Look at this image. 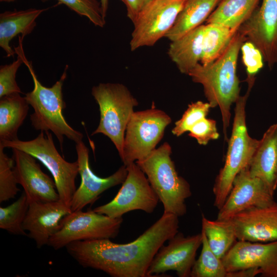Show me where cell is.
Returning a JSON list of instances; mask_svg holds the SVG:
<instances>
[{
	"label": "cell",
	"mask_w": 277,
	"mask_h": 277,
	"mask_svg": "<svg viewBox=\"0 0 277 277\" xmlns=\"http://www.w3.org/2000/svg\"><path fill=\"white\" fill-rule=\"evenodd\" d=\"M179 216L164 212L136 240L115 243L110 239L78 241L66 246L84 268L102 271L112 277H148L149 266L159 249L179 232Z\"/></svg>",
	"instance_id": "6da1fadb"
},
{
	"label": "cell",
	"mask_w": 277,
	"mask_h": 277,
	"mask_svg": "<svg viewBox=\"0 0 277 277\" xmlns=\"http://www.w3.org/2000/svg\"><path fill=\"white\" fill-rule=\"evenodd\" d=\"M246 41V37L238 30L219 57L207 65L199 63L188 74L194 82L203 86L211 108L219 107L226 141L231 118L230 107L240 96L237 61L241 46Z\"/></svg>",
	"instance_id": "7a4b0ae2"
},
{
	"label": "cell",
	"mask_w": 277,
	"mask_h": 277,
	"mask_svg": "<svg viewBox=\"0 0 277 277\" xmlns=\"http://www.w3.org/2000/svg\"><path fill=\"white\" fill-rule=\"evenodd\" d=\"M22 44L14 48L21 55L33 79V90L25 94V98L34 112L30 116L32 126L41 131H51L56 136L62 150L64 137L75 143L82 141L83 134L74 129L66 121L63 111L66 107L63 98L62 88L67 77L68 65L65 67L60 78L51 87L43 86L38 81L31 63L28 61L23 50Z\"/></svg>",
	"instance_id": "3957f363"
},
{
	"label": "cell",
	"mask_w": 277,
	"mask_h": 277,
	"mask_svg": "<svg viewBox=\"0 0 277 277\" xmlns=\"http://www.w3.org/2000/svg\"><path fill=\"white\" fill-rule=\"evenodd\" d=\"M172 149L165 142L145 159L135 162L146 175L164 207V212L180 217L187 211L186 200L191 195L187 181L179 175L170 155Z\"/></svg>",
	"instance_id": "277c9868"
},
{
	"label": "cell",
	"mask_w": 277,
	"mask_h": 277,
	"mask_svg": "<svg viewBox=\"0 0 277 277\" xmlns=\"http://www.w3.org/2000/svg\"><path fill=\"white\" fill-rule=\"evenodd\" d=\"M247 81L248 88L246 93L240 96L235 102L232 133L225 164L217 175L213 188V205L218 209L226 201L236 175L248 166L259 143V140L249 136L246 124V103L254 80Z\"/></svg>",
	"instance_id": "5b68a950"
},
{
	"label": "cell",
	"mask_w": 277,
	"mask_h": 277,
	"mask_svg": "<svg viewBox=\"0 0 277 277\" xmlns=\"http://www.w3.org/2000/svg\"><path fill=\"white\" fill-rule=\"evenodd\" d=\"M91 94L100 113L98 126L91 135L108 137L121 157L126 127L138 102L126 86L119 83H100L92 87Z\"/></svg>",
	"instance_id": "8992f818"
},
{
	"label": "cell",
	"mask_w": 277,
	"mask_h": 277,
	"mask_svg": "<svg viewBox=\"0 0 277 277\" xmlns=\"http://www.w3.org/2000/svg\"><path fill=\"white\" fill-rule=\"evenodd\" d=\"M0 146L23 151L39 161L51 173L60 200L70 207L76 190L78 163L77 161L70 163L65 160L56 149L49 131H41L36 137L30 141H1Z\"/></svg>",
	"instance_id": "52a82bcc"
},
{
	"label": "cell",
	"mask_w": 277,
	"mask_h": 277,
	"mask_svg": "<svg viewBox=\"0 0 277 277\" xmlns=\"http://www.w3.org/2000/svg\"><path fill=\"white\" fill-rule=\"evenodd\" d=\"M171 118L164 111L152 108L133 112L128 123L121 157L128 165L146 157L163 137Z\"/></svg>",
	"instance_id": "ba28073f"
},
{
	"label": "cell",
	"mask_w": 277,
	"mask_h": 277,
	"mask_svg": "<svg viewBox=\"0 0 277 277\" xmlns=\"http://www.w3.org/2000/svg\"><path fill=\"white\" fill-rule=\"evenodd\" d=\"M122 222V217L112 218L93 210L73 211L63 217L47 245L57 250L74 241L115 238Z\"/></svg>",
	"instance_id": "9c48e42d"
},
{
	"label": "cell",
	"mask_w": 277,
	"mask_h": 277,
	"mask_svg": "<svg viewBox=\"0 0 277 277\" xmlns=\"http://www.w3.org/2000/svg\"><path fill=\"white\" fill-rule=\"evenodd\" d=\"M128 173L120 190L109 203L93 209L112 218L122 217L127 212L140 210L152 213L159 198L135 162L126 166Z\"/></svg>",
	"instance_id": "30bf717a"
},
{
	"label": "cell",
	"mask_w": 277,
	"mask_h": 277,
	"mask_svg": "<svg viewBox=\"0 0 277 277\" xmlns=\"http://www.w3.org/2000/svg\"><path fill=\"white\" fill-rule=\"evenodd\" d=\"M187 0H151L133 22L130 48L153 46L173 26Z\"/></svg>",
	"instance_id": "8fae6325"
},
{
	"label": "cell",
	"mask_w": 277,
	"mask_h": 277,
	"mask_svg": "<svg viewBox=\"0 0 277 277\" xmlns=\"http://www.w3.org/2000/svg\"><path fill=\"white\" fill-rule=\"evenodd\" d=\"M238 30L260 51L270 69L277 64V0H263Z\"/></svg>",
	"instance_id": "7c38bea8"
},
{
	"label": "cell",
	"mask_w": 277,
	"mask_h": 277,
	"mask_svg": "<svg viewBox=\"0 0 277 277\" xmlns=\"http://www.w3.org/2000/svg\"><path fill=\"white\" fill-rule=\"evenodd\" d=\"M202 244V232L185 236L178 232L159 249L148 270V277L175 271L179 277L190 276L197 250Z\"/></svg>",
	"instance_id": "4fadbf2b"
},
{
	"label": "cell",
	"mask_w": 277,
	"mask_h": 277,
	"mask_svg": "<svg viewBox=\"0 0 277 277\" xmlns=\"http://www.w3.org/2000/svg\"><path fill=\"white\" fill-rule=\"evenodd\" d=\"M222 260L228 274L251 269L261 276L277 277V240L266 243L238 240Z\"/></svg>",
	"instance_id": "5bb4252c"
},
{
	"label": "cell",
	"mask_w": 277,
	"mask_h": 277,
	"mask_svg": "<svg viewBox=\"0 0 277 277\" xmlns=\"http://www.w3.org/2000/svg\"><path fill=\"white\" fill-rule=\"evenodd\" d=\"M276 203L274 194L261 179L250 174L247 166L235 177L231 189L219 209L217 220H226L247 209Z\"/></svg>",
	"instance_id": "9a60e30c"
},
{
	"label": "cell",
	"mask_w": 277,
	"mask_h": 277,
	"mask_svg": "<svg viewBox=\"0 0 277 277\" xmlns=\"http://www.w3.org/2000/svg\"><path fill=\"white\" fill-rule=\"evenodd\" d=\"M75 149L81 182L71 200L72 212L82 210L87 205L93 203L106 190L122 184L128 173L126 166L123 165L109 176L99 177L90 168L89 149L82 141L75 143Z\"/></svg>",
	"instance_id": "2e32d148"
},
{
	"label": "cell",
	"mask_w": 277,
	"mask_h": 277,
	"mask_svg": "<svg viewBox=\"0 0 277 277\" xmlns=\"http://www.w3.org/2000/svg\"><path fill=\"white\" fill-rule=\"evenodd\" d=\"M14 172L18 184L24 190L29 202L60 200L54 180L41 169L35 158L23 151L13 148Z\"/></svg>",
	"instance_id": "e0dca14e"
},
{
	"label": "cell",
	"mask_w": 277,
	"mask_h": 277,
	"mask_svg": "<svg viewBox=\"0 0 277 277\" xmlns=\"http://www.w3.org/2000/svg\"><path fill=\"white\" fill-rule=\"evenodd\" d=\"M226 220L233 226L239 241L267 243L277 240V203L251 207Z\"/></svg>",
	"instance_id": "ac0fdd59"
},
{
	"label": "cell",
	"mask_w": 277,
	"mask_h": 277,
	"mask_svg": "<svg viewBox=\"0 0 277 277\" xmlns=\"http://www.w3.org/2000/svg\"><path fill=\"white\" fill-rule=\"evenodd\" d=\"M71 212L70 207L60 200L32 201L23 227L37 247L41 248L48 245L50 238L58 230L62 220Z\"/></svg>",
	"instance_id": "d6986e66"
},
{
	"label": "cell",
	"mask_w": 277,
	"mask_h": 277,
	"mask_svg": "<svg viewBox=\"0 0 277 277\" xmlns=\"http://www.w3.org/2000/svg\"><path fill=\"white\" fill-rule=\"evenodd\" d=\"M248 168L252 176L261 179L274 194L277 187V123L270 126L259 140Z\"/></svg>",
	"instance_id": "ffe728a7"
},
{
	"label": "cell",
	"mask_w": 277,
	"mask_h": 277,
	"mask_svg": "<svg viewBox=\"0 0 277 277\" xmlns=\"http://www.w3.org/2000/svg\"><path fill=\"white\" fill-rule=\"evenodd\" d=\"M47 9L29 8L0 14V46L7 57L13 56L15 53L10 45L11 40L19 34L24 37L31 33L36 25L37 18Z\"/></svg>",
	"instance_id": "44dd1931"
},
{
	"label": "cell",
	"mask_w": 277,
	"mask_h": 277,
	"mask_svg": "<svg viewBox=\"0 0 277 277\" xmlns=\"http://www.w3.org/2000/svg\"><path fill=\"white\" fill-rule=\"evenodd\" d=\"M204 25L171 41L168 54L179 71L188 74L201 61Z\"/></svg>",
	"instance_id": "7402d4cb"
},
{
	"label": "cell",
	"mask_w": 277,
	"mask_h": 277,
	"mask_svg": "<svg viewBox=\"0 0 277 277\" xmlns=\"http://www.w3.org/2000/svg\"><path fill=\"white\" fill-rule=\"evenodd\" d=\"M221 0H187L165 37L173 41L202 25Z\"/></svg>",
	"instance_id": "603a6c76"
},
{
	"label": "cell",
	"mask_w": 277,
	"mask_h": 277,
	"mask_svg": "<svg viewBox=\"0 0 277 277\" xmlns=\"http://www.w3.org/2000/svg\"><path fill=\"white\" fill-rule=\"evenodd\" d=\"M0 98V141L18 140L17 132L28 114L29 104L18 93Z\"/></svg>",
	"instance_id": "cb8c5ba5"
},
{
	"label": "cell",
	"mask_w": 277,
	"mask_h": 277,
	"mask_svg": "<svg viewBox=\"0 0 277 277\" xmlns=\"http://www.w3.org/2000/svg\"><path fill=\"white\" fill-rule=\"evenodd\" d=\"M260 1L221 0L206 23L219 24L236 31L258 7Z\"/></svg>",
	"instance_id": "d4e9b609"
},
{
	"label": "cell",
	"mask_w": 277,
	"mask_h": 277,
	"mask_svg": "<svg viewBox=\"0 0 277 277\" xmlns=\"http://www.w3.org/2000/svg\"><path fill=\"white\" fill-rule=\"evenodd\" d=\"M236 31L219 24L208 23L205 25L201 63L207 65L219 57Z\"/></svg>",
	"instance_id": "484cf974"
},
{
	"label": "cell",
	"mask_w": 277,
	"mask_h": 277,
	"mask_svg": "<svg viewBox=\"0 0 277 277\" xmlns=\"http://www.w3.org/2000/svg\"><path fill=\"white\" fill-rule=\"evenodd\" d=\"M202 230L205 234L210 248L221 259L237 240L235 230L228 220L211 221L203 214Z\"/></svg>",
	"instance_id": "4316f807"
},
{
	"label": "cell",
	"mask_w": 277,
	"mask_h": 277,
	"mask_svg": "<svg viewBox=\"0 0 277 277\" xmlns=\"http://www.w3.org/2000/svg\"><path fill=\"white\" fill-rule=\"evenodd\" d=\"M201 253L192 267L191 277H227L228 272L222 259L210 248L204 232L202 230Z\"/></svg>",
	"instance_id": "83f0119b"
},
{
	"label": "cell",
	"mask_w": 277,
	"mask_h": 277,
	"mask_svg": "<svg viewBox=\"0 0 277 277\" xmlns=\"http://www.w3.org/2000/svg\"><path fill=\"white\" fill-rule=\"evenodd\" d=\"M29 202L24 192L14 202L0 207V228L15 235H27L23 227Z\"/></svg>",
	"instance_id": "f1b7e54d"
},
{
	"label": "cell",
	"mask_w": 277,
	"mask_h": 277,
	"mask_svg": "<svg viewBox=\"0 0 277 277\" xmlns=\"http://www.w3.org/2000/svg\"><path fill=\"white\" fill-rule=\"evenodd\" d=\"M0 146V202L14 198L19 189L14 172V161Z\"/></svg>",
	"instance_id": "f546056e"
},
{
	"label": "cell",
	"mask_w": 277,
	"mask_h": 277,
	"mask_svg": "<svg viewBox=\"0 0 277 277\" xmlns=\"http://www.w3.org/2000/svg\"><path fill=\"white\" fill-rule=\"evenodd\" d=\"M211 108L209 103L199 101L191 103L188 105L182 117L174 124L172 133L176 136H180L187 131L198 121L206 117Z\"/></svg>",
	"instance_id": "4dcf8cb0"
},
{
	"label": "cell",
	"mask_w": 277,
	"mask_h": 277,
	"mask_svg": "<svg viewBox=\"0 0 277 277\" xmlns=\"http://www.w3.org/2000/svg\"><path fill=\"white\" fill-rule=\"evenodd\" d=\"M45 2L49 0H41ZM78 14L88 18L95 26L103 27L106 24L98 0H57Z\"/></svg>",
	"instance_id": "1f68e13d"
},
{
	"label": "cell",
	"mask_w": 277,
	"mask_h": 277,
	"mask_svg": "<svg viewBox=\"0 0 277 277\" xmlns=\"http://www.w3.org/2000/svg\"><path fill=\"white\" fill-rule=\"evenodd\" d=\"M17 59L12 63L0 67V98L13 93H21L15 77L21 65L24 63L21 55L18 53Z\"/></svg>",
	"instance_id": "d6a6232c"
},
{
	"label": "cell",
	"mask_w": 277,
	"mask_h": 277,
	"mask_svg": "<svg viewBox=\"0 0 277 277\" xmlns=\"http://www.w3.org/2000/svg\"><path fill=\"white\" fill-rule=\"evenodd\" d=\"M241 50L247 76H254L264 65V59L260 51L250 42L246 41Z\"/></svg>",
	"instance_id": "836d02e7"
},
{
	"label": "cell",
	"mask_w": 277,
	"mask_h": 277,
	"mask_svg": "<svg viewBox=\"0 0 277 277\" xmlns=\"http://www.w3.org/2000/svg\"><path fill=\"white\" fill-rule=\"evenodd\" d=\"M189 131V135L196 139L199 144L203 145L219 137L215 121L206 117L195 123Z\"/></svg>",
	"instance_id": "e575fe53"
},
{
	"label": "cell",
	"mask_w": 277,
	"mask_h": 277,
	"mask_svg": "<svg viewBox=\"0 0 277 277\" xmlns=\"http://www.w3.org/2000/svg\"><path fill=\"white\" fill-rule=\"evenodd\" d=\"M125 5L128 17L134 22L140 12L151 0H121Z\"/></svg>",
	"instance_id": "d590c367"
},
{
	"label": "cell",
	"mask_w": 277,
	"mask_h": 277,
	"mask_svg": "<svg viewBox=\"0 0 277 277\" xmlns=\"http://www.w3.org/2000/svg\"><path fill=\"white\" fill-rule=\"evenodd\" d=\"M103 16L106 18L108 8L109 0H100Z\"/></svg>",
	"instance_id": "8d00e7d4"
},
{
	"label": "cell",
	"mask_w": 277,
	"mask_h": 277,
	"mask_svg": "<svg viewBox=\"0 0 277 277\" xmlns=\"http://www.w3.org/2000/svg\"><path fill=\"white\" fill-rule=\"evenodd\" d=\"M15 0H0L1 2H13Z\"/></svg>",
	"instance_id": "74e56055"
}]
</instances>
